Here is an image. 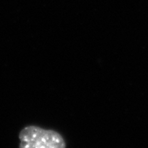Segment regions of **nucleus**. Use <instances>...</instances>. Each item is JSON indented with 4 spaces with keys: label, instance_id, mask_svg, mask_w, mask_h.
I'll return each instance as SVG.
<instances>
[{
    "label": "nucleus",
    "instance_id": "nucleus-1",
    "mask_svg": "<svg viewBox=\"0 0 148 148\" xmlns=\"http://www.w3.org/2000/svg\"><path fill=\"white\" fill-rule=\"evenodd\" d=\"M20 147L63 148L66 146L62 136L51 130L37 126L24 127L19 134Z\"/></svg>",
    "mask_w": 148,
    "mask_h": 148
}]
</instances>
